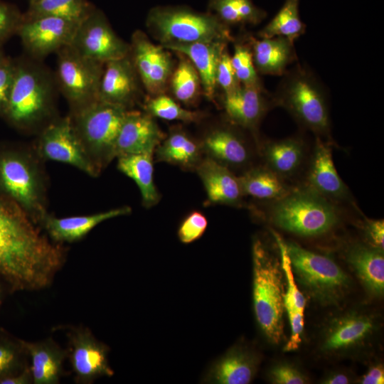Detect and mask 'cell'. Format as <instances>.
<instances>
[{
  "instance_id": "1",
  "label": "cell",
  "mask_w": 384,
  "mask_h": 384,
  "mask_svg": "<svg viewBox=\"0 0 384 384\" xmlns=\"http://www.w3.org/2000/svg\"><path fill=\"white\" fill-rule=\"evenodd\" d=\"M63 260L62 247L0 191V274L20 289L38 290L52 282Z\"/></svg>"
},
{
  "instance_id": "2",
  "label": "cell",
  "mask_w": 384,
  "mask_h": 384,
  "mask_svg": "<svg viewBox=\"0 0 384 384\" xmlns=\"http://www.w3.org/2000/svg\"><path fill=\"white\" fill-rule=\"evenodd\" d=\"M280 257V255H279ZM253 304L257 321L272 343L283 337V270L280 258L263 240L252 243Z\"/></svg>"
},
{
  "instance_id": "3",
  "label": "cell",
  "mask_w": 384,
  "mask_h": 384,
  "mask_svg": "<svg viewBox=\"0 0 384 384\" xmlns=\"http://www.w3.org/2000/svg\"><path fill=\"white\" fill-rule=\"evenodd\" d=\"M268 216L277 228L304 237L325 234L340 220L336 206L307 186L292 189L285 196L273 201Z\"/></svg>"
},
{
  "instance_id": "4",
  "label": "cell",
  "mask_w": 384,
  "mask_h": 384,
  "mask_svg": "<svg viewBox=\"0 0 384 384\" xmlns=\"http://www.w3.org/2000/svg\"><path fill=\"white\" fill-rule=\"evenodd\" d=\"M55 80L35 62L16 60V73L4 114L20 127H31L50 112Z\"/></svg>"
},
{
  "instance_id": "5",
  "label": "cell",
  "mask_w": 384,
  "mask_h": 384,
  "mask_svg": "<svg viewBox=\"0 0 384 384\" xmlns=\"http://www.w3.org/2000/svg\"><path fill=\"white\" fill-rule=\"evenodd\" d=\"M147 26L161 46L197 42H226L229 30L215 15L199 13L186 7L163 6L152 9Z\"/></svg>"
},
{
  "instance_id": "6",
  "label": "cell",
  "mask_w": 384,
  "mask_h": 384,
  "mask_svg": "<svg viewBox=\"0 0 384 384\" xmlns=\"http://www.w3.org/2000/svg\"><path fill=\"white\" fill-rule=\"evenodd\" d=\"M284 245L299 289L324 305L336 304L343 299L350 280L333 260L293 242H284Z\"/></svg>"
},
{
  "instance_id": "7",
  "label": "cell",
  "mask_w": 384,
  "mask_h": 384,
  "mask_svg": "<svg viewBox=\"0 0 384 384\" xmlns=\"http://www.w3.org/2000/svg\"><path fill=\"white\" fill-rule=\"evenodd\" d=\"M127 110L98 99L73 111L75 129L98 169L115 156V142Z\"/></svg>"
},
{
  "instance_id": "8",
  "label": "cell",
  "mask_w": 384,
  "mask_h": 384,
  "mask_svg": "<svg viewBox=\"0 0 384 384\" xmlns=\"http://www.w3.org/2000/svg\"><path fill=\"white\" fill-rule=\"evenodd\" d=\"M0 191L37 223L47 215L42 176L31 156L16 151L0 154Z\"/></svg>"
},
{
  "instance_id": "9",
  "label": "cell",
  "mask_w": 384,
  "mask_h": 384,
  "mask_svg": "<svg viewBox=\"0 0 384 384\" xmlns=\"http://www.w3.org/2000/svg\"><path fill=\"white\" fill-rule=\"evenodd\" d=\"M276 100L306 128L319 135L328 134L330 119L324 92L306 71L299 70L289 74Z\"/></svg>"
},
{
  "instance_id": "10",
  "label": "cell",
  "mask_w": 384,
  "mask_h": 384,
  "mask_svg": "<svg viewBox=\"0 0 384 384\" xmlns=\"http://www.w3.org/2000/svg\"><path fill=\"white\" fill-rule=\"evenodd\" d=\"M56 53L55 80L73 111L98 100L105 63L81 55L70 45Z\"/></svg>"
},
{
  "instance_id": "11",
  "label": "cell",
  "mask_w": 384,
  "mask_h": 384,
  "mask_svg": "<svg viewBox=\"0 0 384 384\" xmlns=\"http://www.w3.org/2000/svg\"><path fill=\"white\" fill-rule=\"evenodd\" d=\"M39 154L49 160L72 165L90 176H96L95 164L73 125L71 117L49 124L38 142Z\"/></svg>"
},
{
  "instance_id": "12",
  "label": "cell",
  "mask_w": 384,
  "mask_h": 384,
  "mask_svg": "<svg viewBox=\"0 0 384 384\" xmlns=\"http://www.w3.org/2000/svg\"><path fill=\"white\" fill-rule=\"evenodd\" d=\"M80 23L53 16L23 14L16 34L31 57L41 60L71 45Z\"/></svg>"
},
{
  "instance_id": "13",
  "label": "cell",
  "mask_w": 384,
  "mask_h": 384,
  "mask_svg": "<svg viewBox=\"0 0 384 384\" xmlns=\"http://www.w3.org/2000/svg\"><path fill=\"white\" fill-rule=\"evenodd\" d=\"M70 46L81 55L102 63L130 53V45L114 33L103 13L96 9L79 24Z\"/></svg>"
},
{
  "instance_id": "14",
  "label": "cell",
  "mask_w": 384,
  "mask_h": 384,
  "mask_svg": "<svg viewBox=\"0 0 384 384\" xmlns=\"http://www.w3.org/2000/svg\"><path fill=\"white\" fill-rule=\"evenodd\" d=\"M130 54L146 89L155 95L161 94L172 73L173 61L169 53L137 31L132 37Z\"/></svg>"
},
{
  "instance_id": "15",
  "label": "cell",
  "mask_w": 384,
  "mask_h": 384,
  "mask_svg": "<svg viewBox=\"0 0 384 384\" xmlns=\"http://www.w3.org/2000/svg\"><path fill=\"white\" fill-rule=\"evenodd\" d=\"M164 137L149 114L127 110L115 142L114 156L154 153Z\"/></svg>"
},
{
  "instance_id": "16",
  "label": "cell",
  "mask_w": 384,
  "mask_h": 384,
  "mask_svg": "<svg viewBox=\"0 0 384 384\" xmlns=\"http://www.w3.org/2000/svg\"><path fill=\"white\" fill-rule=\"evenodd\" d=\"M375 329L373 319L366 314L349 313L334 319L323 336L321 348L329 353L353 350L364 343Z\"/></svg>"
},
{
  "instance_id": "17",
  "label": "cell",
  "mask_w": 384,
  "mask_h": 384,
  "mask_svg": "<svg viewBox=\"0 0 384 384\" xmlns=\"http://www.w3.org/2000/svg\"><path fill=\"white\" fill-rule=\"evenodd\" d=\"M306 181L307 187L331 201L347 200L349 197L348 188L334 166L331 149L319 137L316 139Z\"/></svg>"
},
{
  "instance_id": "18",
  "label": "cell",
  "mask_w": 384,
  "mask_h": 384,
  "mask_svg": "<svg viewBox=\"0 0 384 384\" xmlns=\"http://www.w3.org/2000/svg\"><path fill=\"white\" fill-rule=\"evenodd\" d=\"M196 170L204 186L208 205L241 206L244 194L239 178L229 168L206 157L201 161Z\"/></svg>"
},
{
  "instance_id": "19",
  "label": "cell",
  "mask_w": 384,
  "mask_h": 384,
  "mask_svg": "<svg viewBox=\"0 0 384 384\" xmlns=\"http://www.w3.org/2000/svg\"><path fill=\"white\" fill-rule=\"evenodd\" d=\"M136 73L130 53L105 63L98 99L127 108L137 92Z\"/></svg>"
},
{
  "instance_id": "20",
  "label": "cell",
  "mask_w": 384,
  "mask_h": 384,
  "mask_svg": "<svg viewBox=\"0 0 384 384\" xmlns=\"http://www.w3.org/2000/svg\"><path fill=\"white\" fill-rule=\"evenodd\" d=\"M226 42H197L188 44L162 46L185 55L193 65L201 79L206 97L213 100L216 89V70Z\"/></svg>"
},
{
  "instance_id": "21",
  "label": "cell",
  "mask_w": 384,
  "mask_h": 384,
  "mask_svg": "<svg viewBox=\"0 0 384 384\" xmlns=\"http://www.w3.org/2000/svg\"><path fill=\"white\" fill-rule=\"evenodd\" d=\"M223 107L233 123L249 129L256 128L267 109L260 86L245 85L225 94Z\"/></svg>"
},
{
  "instance_id": "22",
  "label": "cell",
  "mask_w": 384,
  "mask_h": 384,
  "mask_svg": "<svg viewBox=\"0 0 384 384\" xmlns=\"http://www.w3.org/2000/svg\"><path fill=\"white\" fill-rule=\"evenodd\" d=\"M131 212L123 206L88 215L55 218L46 215L42 220L48 235L56 242H73L82 238L99 223Z\"/></svg>"
},
{
  "instance_id": "23",
  "label": "cell",
  "mask_w": 384,
  "mask_h": 384,
  "mask_svg": "<svg viewBox=\"0 0 384 384\" xmlns=\"http://www.w3.org/2000/svg\"><path fill=\"white\" fill-rule=\"evenodd\" d=\"M203 152L228 168L245 166L251 159V152L245 142L232 130L215 129L201 143Z\"/></svg>"
},
{
  "instance_id": "24",
  "label": "cell",
  "mask_w": 384,
  "mask_h": 384,
  "mask_svg": "<svg viewBox=\"0 0 384 384\" xmlns=\"http://www.w3.org/2000/svg\"><path fill=\"white\" fill-rule=\"evenodd\" d=\"M346 260L370 293L382 296L384 291L383 250L358 243L348 249Z\"/></svg>"
},
{
  "instance_id": "25",
  "label": "cell",
  "mask_w": 384,
  "mask_h": 384,
  "mask_svg": "<svg viewBox=\"0 0 384 384\" xmlns=\"http://www.w3.org/2000/svg\"><path fill=\"white\" fill-rule=\"evenodd\" d=\"M71 346V363L78 378L89 380L100 375L112 374L105 348L88 334H75Z\"/></svg>"
},
{
  "instance_id": "26",
  "label": "cell",
  "mask_w": 384,
  "mask_h": 384,
  "mask_svg": "<svg viewBox=\"0 0 384 384\" xmlns=\"http://www.w3.org/2000/svg\"><path fill=\"white\" fill-rule=\"evenodd\" d=\"M257 358L241 348H233L210 369L206 381L220 384H247L257 370Z\"/></svg>"
},
{
  "instance_id": "27",
  "label": "cell",
  "mask_w": 384,
  "mask_h": 384,
  "mask_svg": "<svg viewBox=\"0 0 384 384\" xmlns=\"http://www.w3.org/2000/svg\"><path fill=\"white\" fill-rule=\"evenodd\" d=\"M252 44L254 64L261 73L282 75L295 59L293 42L286 38L253 39Z\"/></svg>"
},
{
  "instance_id": "28",
  "label": "cell",
  "mask_w": 384,
  "mask_h": 384,
  "mask_svg": "<svg viewBox=\"0 0 384 384\" xmlns=\"http://www.w3.org/2000/svg\"><path fill=\"white\" fill-rule=\"evenodd\" d=\"M154 152L156 161L185 169H196L203 153L201 144L181 129H174L165 137Z\"/></svg>"
},
{
  "instance_id": "29",
  "label": "cell",
  "mask_w": 384,
  "mask_h": 384,
  "mask_svg": "<svg viewBox=\"0 0 384 384\" xmlns=\"http://www.w3.org/2000/svg\"><path fill=\"white\" fill-rule=\"evenodd\" d=\"M153 154L142 153L117 157L119 170L136 183L141 193L142 204L146 208L155 206L160 200L154 181Z\"/></svg>"
},
{
  "instance_id": "30",
  "label": "cell",
  "mask_w": 384,
  "mask_h": 384,
  "mask_svg": "<svg viewBox=\"0 0 384 384\" xmlns=\"http://www.w3.org/2000/svg\"><path fill=\"white\" fill-rule=\"evenodd\" d=\"M262 156L266 166L284 179L298 171L304 161L305 150L300 140L289 138L265 144Z\"/></svg>"
},
{
  "instance_id": "31",
  "label": "cell",
  "mask_w": 384,
  "mask_h": 384,
  "mask_svg": "<svg viewBox=\"0 0 384 384\" xmlns=\"http://www.w3.org/2000/svg\"><path fill=\"white\" fill-rule=\"evenodd\" d=\"M238 178L244 196L260 200L274 201L292 191L284 178L266 166L251 169Z\"/></svg>"
},
{
  "instance_id": "32",
  "label": "cell",
  "mask_w": 384,
  "mask_h": 384,
  "mask_svg": "<svg viewBox=\"0 0 384 384\" xmlns=\"http://www.w3.org/2000/svg\"><path fill=\"white\" fill-rule=\"evenodd\" d=\"M94 9L87 0H35L29 2L26 15L53 16L80 23Z\"/></svg>"
},
{
  "instance_id": "33",
  "label": "cell",
  "mask_w": 384,
  "mask_h": 384,
  "mask_svg": "<svg viewBox=\"0 0 384 384\" xmlns=\"http://www.w3.org/2000/svg\"><path fill=\"white\" fill-rule=\"evenodd\" d=\"M299 4V0H285L274 17L260 31V37H284L294 42L302 36L306 26L300 18Z\"/></svg>"
},
{
  "instance_id": "34",
  "label": "cell",
  "mask_w": 384,
  "mask_h": 384,
  "mask_svg": "<svg viewBox=\"0 0 384 384\" xmlns=\"http://www.w3.org/2000/svg\"><path fill=\"white\" fill-rule=\"evenodd\" d=\"M209 7L225 24H257L266 16L252 0H210Z\"/></svg>"
},
{
  "instance_id": "35",
  "label": "cell",
  "mask_w": 384,
  "mask_h": 384,
  "mask_svg": "<svg viewBox=\"0 0 384 384\" xmlns=\"http://www.w3.org/2000/svg\"><path fill=\"white\" fill-rule=\"evenodd\" d=\"M24 346L31 354L33 383L50 384L58 381L61 364L59 353L43 344L24 343Z\"/></svg>"
},
{
  "instance_id": "36",
  "label": "cell",
  "mask_w": 384,
  "mask_h": 384,
  "mask_svg": "<svg viewBox=\"0 0 384 384\" xmlns=\"http://www.w3.org/2000/svg\"><path fill=\"white\" fill-rule=\"evenodd\" d=\"M171 77L176 98L186 105L194 103L199 95L201 82L192 63L187 58H182Z\"/></svg>"
},
{
  "instance_id": "37",
  "label": "cell",
  "mask_w": 384,
  "mask_h": 384,
  "mask_svg": "<svg viewBox=\"0 0 384 384\" xmlns=\"http://www.w3.org/2000/svg\"><path fill=\"white\" fill-rule=\"evenodd\" d=\"M145 109L151 116L166 120L196 122L203 117L201 112L186 110L164 94L157 95L149 100L146 102Z\"/></svg>"
},
{
  "instance_id": "38",
  "label": "cell",
  "mask_w": 384,
  "mask_h": 384,
  "mask_svg": "<svg viewBox=\"0 0 384 384\" xmlns=\"http://www.w3.org/2000/svg\"><path fill=\"white\" fill-rule=\"evenodd\" d=\"M231 62L240 83L245 86H260L250 49L240 44L235 45Z\"/></svg>"
},
{
  "instance_id": "39",
  "label": "cell",
  "mask_w": 384,
  "mask_h": 384,
  "mask_svg": "<svg viewBox=\"0 0 384 384\" xmlns=\"http://www.w3.org/2000/svg\"><path fill=\"white\" fill-rule=\"evenodd\" d=\"M208 226L206 217L200 211L190 213L181 222L178 230L180 241L188 244L199 239Z\"/></svg>"
},
{
  "instance_id": "40",
  "label": "cell",
  "mask_w": 384,
  "mask_h": 384,
  "mask_svg": "<svg viewBox=\"0 0 384 384\" xmlns=\"http://www.w3.org/2000/svg\"><path fill=\"white\" fill-rule=\"evenodd\" d=\"M23 18L17 8L0 0V48L17 33Z\"/></svg>"
},
{
  "instance_id": "41",
  "label": "cell",
  "mask_w": 384,
  "mask_h": 384,
  "mask_svg": "<svg viewBox=\"0 0 384 384\" xmlns=\"http://www.w3.org/2000/svg\"><path fill=\"white\" fill-rule=\"evenodd\" d=\"M216 84L222 88L225 94L231 92L240 86L232 65L231 56L225 49L222 53L218 64Z\"/></svg>"
},
{
  "instance_id": "42",
  "label": "cell",
  "mask_w": 384,
  "mask_h": 384,
  "mask_svg": "<svg viewBox=\"0 0 384 384\" xmlns=\"http://www.w3.org/2000/svg\"><path fill=\"white\" fill-rule=\"evenodd\" d=\"M16 73V60L6 58L0 64V112L4 114Z\"/></svg>"
},
{
  "instance_id": "43",
  "label": "cell",
  "mask_w": 384,
  "mask_h": 384,
  "mask_svg": "<svg viewBox=\"0 0 384 384\" xmlns=\"http://www.w3.org/2000/svg\"><path fill=\"white\" fill-rule=\"evenodd\" d=\"M270 377L273 383L304 384L307 382L306 377L294 366L279 364L270 371Z\"/></svg>"
},
{
  "instance_id": "44",
  "label": "cell",
  "mask_w": 384,
  "mask_h": 384,
  "mask_svg": "<svg viewBox=\"0 0 384 384\" xmlns=\"http://www.w3.org/2000/svg\"><path fill=\"white\" fill-rule=\"evenodd\" d=\"M366 237L370 245L383 250L384 222L383 220H366L364 225Z\"/></svg>"
},
{
  "instance_id": "45",
  "label": "cell",
  "mask_w": 384,
  "mask_h": 384,
  "mask_svg": "<svg viewBox=\"0 0 384 384\" xmlns=\"http://www.w3.org/2000/svg\"><path fill=\"white\" fill-rule=\"evenodd\" d=\"M384 383V370L382 366H375L370 368L362 377V384H383Z\"/></svg>"
},
{
  "instance_id": "46",
  "label": "cell",
  "mask_w": 384,
  "mask_h": 384,
  "mask_svg": "<svg viewBox=\"0 0 384 384\" xmlns=\"http://www.w3.org/2000/svg\"><path fill=\"white\" fill-rule=\"evenodd\" d=\"M14 359V353L10 350L0 347V373L6 370Z\"/></svg>"
},
{
  "instance_id": "47",
  "label": "cell",
  "mask_w": 384,
  "mask_h": 384,
  "mask_svg": "<svg viewBox=\"0 0 384 384\" xmlns=\"http://www.w3.org/2000/svg\"><path fill=\"white\" fill-rule=\"evenodd\" d=\"M323 383L326 384H346L349 383V378L345 374L336 373L329 376Z\"/></svg>"
},
{
  "instance_id": "48",
  "label": "cell",
  "mask_w": 384,
  "mask_h": 384,
  "mask_svg": "<svg viewBox=\"0 0 384 384\" xmlns=\"http://www.w3.org/2000/svg\"><path fill=\"white\" fill-rule=\"evenodd\" d=\"M27 374L24 373L22 375L16 378H6L2 380L0 383L2 384H18L25 383L27 381Z\"/></svg>"
},
{
  "instance_id": "49",
  "label": "cell",
  "mask_w": 384,
  "mask_h": 384,
  "mask_svg": "<svg viewBox=\"0 0 384 384\" xmlns=\"http://www.w3.org/2000/svg\"><path fill=\"white\" fill-rule=\"evenodd\" d=\"M7 57H6L4 53H2V51L0 49V64Z\"/></svg>"
},
{
  "instance_id": "50",
  "label": "cell",
  "mask_w": 384,
  "mask_h": 384,
  "mask_svg": "<svg viewBox=\"0 0 384 384\" xmlns=\"http://www.w3.org/2000/svg\"><path fill=\"white\" fill-rule=\"evenodd\" d=\"M33 1H35V0H29V2Z\"/></svg>"
}]
</instances>
